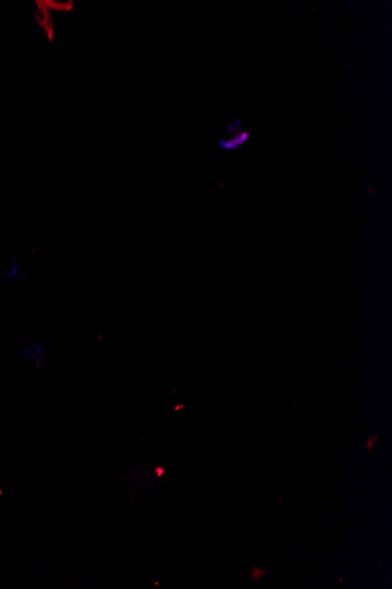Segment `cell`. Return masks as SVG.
Masks as SVG:
<instances>
[{"label": "cell", "instance_id": "cell-3", "mask_svg": "<svg viewBox=\"0 0 392 589\" xmlns=\"http://www.w3.org/2000/svg\"><path fill=\"white\" fill-rule=\"evenodd\" d=\"M44 5L46 6L48 11H57V12H69L74 8L73 1L61 2V1H53V0H48L44 1Z\"/></svg>", "mask_w": 392, "mask_h": 589}, {"label": "cell", "instance_id": "cell-5", "mask_svg": "<svg viewBox=\"0 0 392 589\" xmlns=\"http://www.w3.org/2000/svg\"><path fill=\"white\" fill-rule=\"evenodd\" d=\"M377 439H378V436L376 435V436H373V438L370 439L369 441H367V444H366V446H365L366 447V450L371 451L373 450V444H375V442L377 441Z\"/></svg>", "mask_w": 392, "mask_h": 589}, {"label": "cell", "instance_id": "cell-6", "mask_svg": "<svg viewBox=\"0 0 392 589\" xmlns=\"http://www.w3.org/2000/svg\"><path fill=\"white\" fill-rule=\"evenodd\" d=\"M156 474H157V477H161V475L163 474V469L162 468H157L156 469Z\"/></svg>", "mask_w": 392, "mask_h": 589}, {"label": "cell", "instance_id": "cell-1", "mask_svg": "<svg viewBox=\"0 0 392 589\" xmlns=\"http://www.w3.org/2000/svg\"><path fill=\"white\" fill-rule=\"evenodd\" d=\"M36 6H38L39 14H41V16H42V17L36 16V19H38L39 24H40V25L42 27H44V30H45V32H46L48 39H50L51 41H53V38H54V26H53V23H52V18H51L50 11H48L46 6L44 5V1H38V2H36Z\"/></svg>", "mask_w": 392, "mask_h": 589}, {"label": "cell", "instance_id": "cell-4", "mask_svg": "<svg viewBox=\"0 0 392 589\" xmlns=\"http://www.w3.org/2000/svg\"><path fill=\"white\" fill-rule=\"evenodd\" d=\"M264 574H266V570L264 569L253 568V570H251V578L255 580H260L261 578H263Z\"/></svg>", "mask_w": 392, "mask_h": 589}, {"label": "cell", "instance_id": "cell-2", "mask_svg": "<svg viewBox=\"0 0 392 589\" xmlns=\"http://www.w3.org/2000/svg\"><path fill=\"white\" fill-rule=\"evenodd\" d=\"M248 138L249 133L241 132L229 139H222L220 141V146L223 149H226V151H234V149H238L239 147H241L243 143L247 141Z\"/></svg>", "mask_w": 392, "mask_h": 589}]
</instances>
